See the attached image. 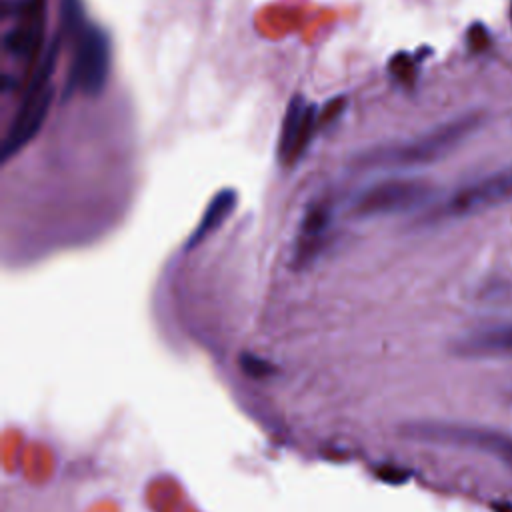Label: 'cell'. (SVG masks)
Wrapping results in <instances>:
<instances>
[{
	"instance_id": "6",
	"label": "cell",
	"mask_w": 512,
	"mask_h": 512,
	"mask_svg": "<svg viewBox=\"0 0 512 512\" xmlns=\"http://www.w3.org/2000/svg\"><path fill=\"white\" fill-rule=\"evenodd\" d=\"M110 74V38L98 26L80 28L72 68L70 88L88 96H98L108 82Z\"/></svg>"
},
{
	"instance_id": "8",
	"label": "cell",
	"mask_w": 512,
	"mask_h": 512,
	"mask_svg": "<svg viewBox=\"0 0 512 512\" xmlns=\"http://www.w3.org/2000/svg\"><path fill=\"white\" fill-rule=\"evenodd\" d=\"M46 0H22L16 6L18 24L4 36V48L28 62H34L44 38Z\"/></svg>"
},
{
	"instance_id": "11",
	"label": "cell",
	"mask_w": 512,
	"mask_h": 512,
	"mask_svg": "<svg viewBox=\"0 0 512 512\" xmlns=\"http://www.w3.org/2000/svg\"><path fill=\"white\" fill-rule=\"evenodd\" d=\"M330 214V206L324 202H318L306 210L296 244V262H306L318 252L330 226Z\"/></svg>"
},
{
	"instance_id": "15",
	"label": "cell",
	"mask_w": 512,
	"mask_h": 512,
	"mask_svg": "<svg viewBox=\"0 0 512 512\" xmlns=\"http://www.w3.org/2000/svg\"><path fill=\"white\" fill-rule=\"evenodd\" d=\"M62 20L70 34L80 26V0H62Z\"/></svg>"
},
{
	"instance_id": "5",
	"label": "cell",
	"mask_w": 512,
	"mask_h": 512,
	"mask_svg": "<svg viewBox=\"0 0 512 512\" xmlns=\"http://www.w3.org/2000/svg\"><path fill=\"white\" fill-rule=\"evenodd\" d=\"M434 196V186L420 178H386L364 188L352 202L356 218H376L422 206Z\"/></svg>"
},
{
	"instance_id": "7",
	"label": "cell",
	"mask_w": 512,
	"mask_h": 512,
	"mask_svg": "<svg viewBox=\"0 0 512 512\" xmlns=\"http://www.w3.org/2000/svg\"><path fill=\"white\" fill-rule=\"evenodd\" d=\"M318 124L320 122H318L316 106L306 102V98L300 94L294 96L286 106L280 140H278V158L282 166H294L300 160Z\"/></svg>"
},
{
	"instance_id": "1",
	"label": "cell",
	"mask_w": 512,
	"mask_h": 512,
	"mask_svg": "<svg viewBox=\"0 0 512 512\" xmlns=\"http://www.w3.org/2000/svg\"><path fill=\"white\" fill-rule=\"evenodd\" d=\"M484 124V114L470 112L448 120L412 140L370 150L362 156V164L370 168H416L442 160L470 138Z\"/></svg>"
},
{
	"instance_id": "18",
	"label": "cell",
	"mask_w": 512,
	"mask_h": 512,
	"mask_svg": "<svg viewBox=\"0 0 512 512\" xmlns=\"http://www.w3.org/2000/svg\"><path fill=\"white\" fill-rule=\"evenodd\" d=\"M510 24H512V0H510Z\"/></svg>"
},
{
	"instance_id": "14",
	"label": "cell",
	"mask_w": 512,
	"mask_h": 512,
	"mask_svg": "<svg viewBox=\"0 0 512 512\" xmlns=\"http://www.w3.org/2000/svg\"><path fill=\"white\" fill-rule=\"evenodd\" d=\"M466 40H468V48L472 52H484V50L490 48V32L482 24L470 26L468 34H466Z\"/></svg>"
},
{
	"instance_id": "13",
	"label": "cell",
	"mask_w": 512,
	"mask_h": 512,
	"mask_svg": "<svg viewBox=\"0 0 512 512\" xmlns=\"http://www.w3.org/2000/svg\"><path fill=\"white\" fill-rule=\"evenodd\" d=\"M240 366H242L244 374H248L252 378H264V376L274 372V366L268 360H264L260 356H254V354H242L240 356Z\"/></svg>"
},
{
	"instance_id": "2",
	"label": "cell",
	"mask_w": 512,
	"mask_h": 512,
	"mask_svg": "<svg viewBox=\"0 0 512 512\" xmlns=\"http://www.w3.org/2000/svg\"><path fill=\"white\" fill-rule=\"evenodd\" d=\"M56 58H58V38L52 42V46L48 48V54L32 74L24 90V96L16 108L14 120L2 142L0 156L4 162L10 160L16 152H20L42 128L54 98V88L50 84V78L56 66Z\"/></svg>"
},
{
	"instance_id": "10",
	"label": "cell",
	"mask_w": 512,
	"mask_h": 512,
	"mask_svg": "<svg viewBox=\"0 0 512 512\" xmlns=\"http://www.w3.org/2000/svg\"><path fill=\"white\" fill-rule=\"evenodd\" d=\"M236 202H238V196L232 188H226V190H220L212 200L210 204L206 206L198 226L194 228V232L190 234L188 242H186V248L192 250L196 246H200L204 240H208L228 218L230 214L234 212L236 208Z\"/></svg>"
},
{
	"instance_id": "4",
	"label": "cell",
	"mask_w": 512,
	"mask_h": 512,
	"mask_svg": "<svg viewBox=\"0 0 512 512\" xmlns=\"http://www.w3.org/2000/svg\"><path fill=\"white\" fill-rule=\"evenodd\" d=\"M506 202H512V166L458 188L442 204L432 208L422 222L436 224L444 220H454Z\"/></svg>"
},
{
	"instance_id": "12",
	"label": "cell",
	"mask_w": 512,
	"mask_h": 512,
	"mask_svg": "<svg viewBox=\"0 0 512 512\" xmlns=\"http://www.w3.org/2000/svg\"><path fill=\"white\" fill-rule=\"evenodd\" d=\"M416 64H418V60L414 56H410L408 52H398L390 60L388 70L400 82H414V78H416Z\"/></svg>"
},
{
	"instance_id": "9",
	"label": "cell",
	"mask_w": 512,
	"mask_h": 512,
	"mask_svg": "<svg viewBox=\"0 0 512 512\" xmlns=\"http://www.w3.org/2000/svg\"><path fill=\"white\" fill-rule=\"evenodd\" d=\"M460 356H512V322L472 332L456 342Z\"/></svg>"
},
{
	"instance_id": "3",
	"label": "cell",
	"mask_w": 512,
	"mask_h": 512,
	"mask_svg": "<svg viewBox=\"0 0 512 512\" xmlns=\"http://www.w3.org/2000/svg\"><path fill=\"white\" fill-rule=\"evenodd\" d=\"M402 436L414 442L442 444V446H460L484 452L506 468L512 470V436L494 428L468 426L456 422H408L400 428Z\"/></svg>"
},
{
	"instance_id": "16",
	"label": "cell",
	"mask_w": 512,
	"mask_h": 512,
	"mask_svg": "<svg viewBox=\"0 0 512 512\" xmlns=\"http://www.w3.org/2000/svg\"><path fill=\"white\" fill-rule=\"evenodd\" d=\"M342 108H344V98H334L332 102H328V104L324 106L322 112H318V122H330V120H334V118L342 112Z\"/></svg>"
},
{
	"instance_id": "17",
	"label": "cell",
	"mask_w": 512,
	"mask_h": 512,
	"mask_svg": "<svg viewBox=\"0 0 512 512\" xmlns=\"http://www.w3.org/2000/svg\"><path fill=\"white\" fill-rule=\"evenodd\" d=\"M496 512H512V506H510V504H504V506H496Z\"/></svg>"
}]
</instances>
